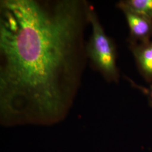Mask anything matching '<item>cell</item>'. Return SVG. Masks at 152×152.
<instances>
[{"label":"cell","instance_id":"obj_5","mask_svg":"<svg viewBox=\"0 0 152 152\" xmlns=\"http://www.w3.org/2000/svg\"><path fill=\"white\" fill-rule=\"evenodd\" d=\"M117 6L126 8L152 19V0H124Z\"/></svg>","mask_w":152,"mask_h":152},{"label":"cell","instance_id":"obj_6","mask_svg":"<svg viewBox=\"0 0 152 152\" xmlns=\"http://www.w3.org/2000/svg\"><path fill=\"white\" fill-rule=\"evenodd\" d=\"M129 80L130 81L131 84L133 86L140 90L143 94H144L145 95H147L148 99L149 105L151 107H152V85L149 87H144V86H142L137 85L135 82L131 81L130 80Z\"/></svg>","mask_w":152,"mask_h":152},{"label":"cell","instance_id":"obj_1","mask_svg":"<svg viewBox=\"0 0 152 152\" xmlns=\"http://www.w3.org/2000/svg\"><path fill=\"white\" fill-rule=\"evenodd\" d=\"M85 0L0 1V122L52 126L75 102L87 56Z\"/></svg>","mask_w":152,"mask_h":152},{"label":"cell","instance_id":"obj_4","mask_svg":"<svg viewBox=\"0 0 152 152\" xmlns=\"http://www.w3.org/2000/svg\"><path fill=\"white\" fill-rule=\"evenodd\" d=\"M136 65L141 76L146 81L152 82V41L142 44H130Z\"/></svg>","mask_w":152,"mask_h":152},{"label":"cell","instance_id":"obj_2","mask_svg":"<svg viewBox=\"0 0 152 152\" xmlns=\"http://www.w3.org/2000/svg\"><path fill=\"white\" fill-rule=\"evenodd\" d=\"M86 13L92 33L86 44V54L93 68L106 81L118 82L119 69L117 66V51L112 38L104 32L94 7L87 1Z\"/></svg>","mask_w":152,"mask_h":152},{"label":"cell","instance_id":"obj_3","mask_svg":"<svg viewBox=\"0 0 152 152\" xmlns=\"http://www.w3.org/2000/svg\"><path fill=\"white\" fill-rule=\"evenodd\" d=\"M120 9L124 13L130 29L129 44L150 41L152 37V19L126 8Z\"/></svg>","mask_w":152,"mask_h":152}]
</instances>
